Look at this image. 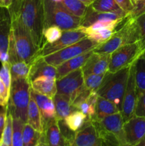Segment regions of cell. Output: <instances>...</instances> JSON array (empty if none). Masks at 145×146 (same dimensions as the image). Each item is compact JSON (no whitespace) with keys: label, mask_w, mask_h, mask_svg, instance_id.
<instances>
[{"label":"cell","mask_w":145,"mask_h":146,"mask_svg":"<svg viewBox=\"0 0 145 146\" xmlns=\"http://www.w3.org/2000/svg\"><path fill=\"white\" fill-rule=\"evenodd\" d=\"M18 17L31 34L36 45L41 48L44 29V0H23Z\"/></svg>","instance_id":"1"},{"label":"cell","mask_w":145,"mask_h":146,"mask_svg":"<svg viewBox=\"0 0 145 146\" xmlns=\"http://www.w3.org/2000/svg\"><path fill=\"white\" fill-rule=\"evenodd\" d=\"M139 39V27L136 18L128 16L125 18L122 27L115 31L108 41L94 48L93 51L99 54H112L122 46L137 42Z\"/></svg>","instance_id":"2"},{"label":"cell","mask_w":145,"mask_h":146,"mask_svg":"<svg viewBox=\"0 0 145 146\" xmlns=\"http://www.w3.org/2000/svg\"><path fill=\"white\" fill-rule=\"evenodd\" d=\"M11 33L18 61L32 64L38 56L41 48L36 45L28 30L18 17L11 19Z\"/></svg>","instance_id":"3"},{"label":"cell","mask_w":145,"mask_h":146,"mask_svg":"<svg viewBox=\"0 0 145 146\" xmlns=\"http://www.w3.org/2000/svg\"><path fill=\"white\" fill-rule=\"evenodd\" d=\"M129 68H125L115 73L107 72L102 84L97 93L99 96L105 98L116 104L121 112L122 100L126 89Z\"/></svg>","instance_id":"4"},{"label":"cell","mask_w":145,"mask_h":146,"mask_svg":"<svg viewBox=\"0 0 145 146\" xmlns=\"http://www.w3.org/2000/svg\"><path fill=\"white\" fill-rule=\"evenodd\" d=\"M31 98V83L26 78L11 81L7 111L13 118L26 123L28 104Z\"/></svg>","instance_id":"5"},{"label":"cell","mask_w":145,"mask_h":146,"mask_svg":"<svg viewBox=\"0 0 145 146\" xmlns=\"http://www.w3.org/2000/svg\"><path fill=\"white\" fill-rule=\"evenodd\" d=\"M44 28L56 26L63 31L73 30L82 26V19L68 12L60 3L53 0H44Z\"/></svg>","instance_id":"6"},{"label":"cell","mask_w":145,"mask_h":146,"mask_svg":"<svg viewBox=\"0 0 145 146\" xmlns=\"http://www.w3.org/2000/svg\"><path fill=\"white\" fill-rule=\"evenodd\" d=\"M99 45L92 40L85 37L78 42L75 43L71 46L65 47L60 51L54 52L48 56H44V59L48 64L55 67L59 66L61 64L71 59L75 56L83 54L85 53L93 50Z\"/></svg>","instance_id":"7"},{"label":"cell","mask_w":145,"mask_h":146,"mask_svg":"<svg viewBox=\"0 0 145 146\" xmlns=\"http://www.w3.org/2000/svg\"><path fill=\"white\" fill-rule=\"evenodd\" d=\"M142 54L139 41L122 46L111 54L108 72L115 73L123 68H129L139 58Z\"/></svg>","instance_id":"8"},{"label":"cell","mask_w":145,"mask_h":146,"mask_svg":"<svg viewBox=\"0 0 145 146\" xmlns=\"http://www.w3.org/2000/svg\"><path fill=\"white\" fill-rule=\"evenodd\" d=\"M56 86L57 94L64 96L72 103L78 94L85 88L82 68L72 71L60 79H57Z\"/></svg>","instance_id":"9"},{"label":"cell","mask_w":145,"mask_h":146,"mask_svg":"<svg viewBox=\"0 0 145 146\" xmlns=\"http://www.w3.org/2000/svg\"><path fill=\"white\" fill-rule=\"evenodd\" d=\"M135 63L132 64L129 68L126 89L122 100L121 113L123 117L124 122L130 119L134 115L135 106L137 98V86H136V76H135V72H136Z\"/></svg>","instance_id":"10"},{"label":"cell","mask_w":145,"mask_h":146,"mask_svg":"<svg viewBox=\"0 0 145 146\" xmlns=\"http://www.w3.org/2000/svg\"><path fill=\"white\" fill-rule=\"evenodd\" d=\"M99 133L115 136L122 146H128L125 141L123 125L124 119L121 112L105 117L102 119L92 121Z\"/></svg>","instance_id":"11"},{"label":"cell","mask_w":145,"mask_h":146,"mask_svg":"<svg viewBox=\"0 0 145 146\" xmlns=\"http://www.w3.org/2000/svg\"><path fill=\"white\" fill-rule=\"evenodd\" d=\"M87 35L80 29L63 31L61 38L53 44H45L40 49L38 56L44 57L83 39Z\"/></svg>","instance_id":"12"},{"label":"cell","mask_w":145,"mask_h":146,"mask_svg":"<svg viewBox=\"0 0 145 146\" xmlns=\"http://www.w3.org/2000/svg\"><path fill=\"white\" fill-rule=\"evenodd\" d=\"M125 141L128 146H134L145 137V118L134 115L123 125Z\"/></svg>","instance_id":"13"},{"label":"cell","mask_w":145,"mask_h":146,"mask_svg":"<svg viewBox=\"0 0 145 146\" xmlns=\"http://www.w3.org/2000/svg\"><path fill=\"white\" fill-rule=\"evenodd\" d=\"M72 146H102V139L92 121L88 119L83 127L75 132Z\"/></svg>","instance_id":"14"},{"label":"cell","mask_w":145,"mask_h":146,"mask_svg":"<svg viewBox=\"0 0 145 146\" xmlns=\"http://www.w3.org/2000/svg\"><path fill=\"white\" fill-rule=\"evenodd\" d=\"M111 54L92 53L82 67L84 76L90 74H105L108 71Z\"/></svg>","instance_id":"15"},{"label":"cell","mask_w":145,"mask_h":146,"mask_svg":"<svg viewBox=\"0 0 145 146\" xmlns=\"http://www.w3.org/2000/svg\"><path fill=\"white\" fill-rule=\"evenodd\" d=\"M44 136L48 146H72L61 133L56 118L44 125Z\"/></svg>","instance_id":"16"},{"label":"cell","mask_w":145,"mask_h":146,"mask_svg":"<svg viewBox=\"0 0 145 146\" xmlns=\"http://www.w3.org/2000/svg\"><path fill=\"white\" fill-rule=\"evenodd\" d=\"M11 25L9 9L0 7V53H8Z\"/></svg>","instance_id":"17"},{"label":"cell","mask_w":145,"mask_h":146,"mask_svg":"<svg viewBox=\"0 0 145 146\" xmlns=\"http://www.w3.org/2000/svg\"><path fill=\"white\" fill-rule=\"evenodd\" d=\"M56 67L48 64L44 57L38 56L33 61L28 80L31 83L38 77H49L56 79Z\"/></svg>","instance_id":"18"},{"label":"cell","mask_w":145,"mask_h":146,"mask_svg":"<svg viewBox=\"0 0 145 146\" xmlns=\"http://www.w3.org/2000/svg\"><path fill=\"white\" fill-rule=\"evenodd\" d=\"M31 96L33 97L42 115L44 125L48 121L55 118V109L53 100L51 97L35 92L31 88Z\"/></svg>","instance_id":"19"},{"label":"cell","mask_w":145,"mask_h":146,"mask_svg":"<svg viewBox=\"0 0 145 146\" xmlns=\"http://www.w3.org/2000/svg\"><path fill=\"white\" fill-rule=\"evenodd\" d=\"M126 16L112 12H101L94 10L91 7H88L85 16L82 18V27H87L98 21H123Z\"/></svg>","instance_id":"20"},{"label":"cell","mask_w":145,"mask_h":146,"mask_svg":"<svg viewBox=\"0 0 145 146\" xmlns=\"http://www.w3.org/2000/svg\"><path fill=\"white\" fill-rule=\"evenodd\" d=\"M92 53H93V50H91L88 52L74 57V58L64 62L63 64H61L59 66L56 68V80L63 78V76H66L67 74L72 72V71L82 68L84 64L88 61V58H90V56L92 55Z\"/></svg>","instance_id":"21"},{"label":"cell","mask_w":145,"mask_h":146,"mask_svg":"<svg viewBox=\"0 0 145 146\" xmlns=\"http://www.w3.org/2000/svg\"><path fill=\"white\" fill-rule=\"evenodd\" d=\"M31 88L35 92L53 98L57 94L56 79L49 77H38L31 81Z\"/></svg>","instance_id":"22"},{"label":"cell","mask_w":145,"mask_h":146,"mask_svg":"<svg viewBox=\"0 0 145 146\" xmlns=\"http://www.w3.org/2000/svg\"><path fill=\"white\" fill-rule=\"evenodd\" d=\"M53 100L55 105V118L58 121L64 120L71 113L78 110L72 106L68 98L61 94H55Z\"/></svg>","instance_id":"23"},{"label":"cell","mask_w":145,"mask_h":146,"mask_svg":"<svg viewBox=\"0 0 145 146\" xmlns=\"http://www.w3.org/2000/svg\"><path fill=\"white\" fill-rule=\"evenodd\" d=\"M26 123L41 133H44V122L42 115L35 100L31 96L27 113Z\"/></svg>","instance_id":"24"},{"label":"cell","mask_w":145,"mask_h":146,"mask_svg":"<svg viewBox=\"0 0 145 146\" xmlns=\"http://www.w3.org/2000/svg\"><path fill=\"white\" fill-rule=\"evenodd\" d=\"M120 112V110L112 101L98 96L95 108V115L92 121L102 119L105 117Z\"/></svg>","instance_id":"25"},{"label":"cell","mask_w":145,"mask_h":146,"mask_svg":"<svg viewBox=\"0 0 145 146\" xmlns=\"http://www.w3.org/2000/svg\"><path fill=\"white\" fill-rule=\"evenodd\" d=\"M90 7L97 11L116 13L128 17L127 14L117 4L115 0H95Z\"/></svg>","instance_id":"26"},{"label":"cell","mask_w":145,"mask_h":146,"mask_svg":"<svg viewBox=\"0 0 145 146\" xmlns=\"http://www.w3.org/2000/svg\"><path fill=\"white\" fill-rule=\"evenodd\" d=\"M87 120V115L80 110H77L68 115L64 119V122L71 131L77 132L83 127Z\"/></svg>","instance_id":"27"},{"label":"cell","mask_w":145,"mask_h":146,"mask_svg":"<svg viewBox=\"0 0 145 146\" xmlns=\"http://www.w3.org/2000/svg\"><path fill=\"white\" fill-rule=\"evenodd\" d=\"M31 65L32 64H27L22 61H18L10 64L11 81L23 78L28 79Z\"/></svg>","instance_id":"28"},{"label":"cell","mask_w":145,"mask_h":146,"mask_svg":"<svg viewBox=\"0 0 145 146\" xmlns=\"http://www.w3.org/2000/svg\"><path fill=\"white\" fill-rule=\"evenodd\" d=\"M98 98V94L97 91H91L86 101L80 104V106L78 107V110L82 111L85 115H86L87 118L90 121H92L95 118V108H96Z\"/></svg>","instance_id":"29"},{"label":"cell","mask_w":145,"mask_h":146,"mask_svg":"<svg viewBox=\"0 0 145 146\" xmlns=\"http://www.w3.org/2000/svg\"><path fill=\"white\" fill-rule=\"evenodd\" d=\"M58 3L71 14L82 19L85 16L88 7L79 0H61Z\"/></svg>","instance_id":"30"},{"label":"cell","mask_w":145,"mask_h":146,"mask_svg":"<svg viewBox=\"0 0 145 146\" xmlns=\"http://www.w3.org/2000/svg\"><path fill=\"white\" fill-rule=\"evenodd\" d=\"M42 133L36 131L31 125L25 123L23 129L24 146H38L41 141Z\"/></svg>","instance_id":"31"},{"label":"cell","mask_w":145,"mask_h":146,"mask_svg":"<svg viewBox=\"0 0 145 146\" xmlns=\"http://www.w3.org/2000/svg\"><path fill=\"white\" fill-rule=\"evenodd\" d=\"M25 123L16 118H13V134L11 146H24L23 129Z\"/></svg>","instance_id":"32"},{"label":"cell","mask_w":145,"mask_h":146,"mask_svg":"<svg viewBox=\"0 0 145 146\" xmlns=\"http://www.w3.org/2000/svg\"><path fill=\"white\" fill-rule=\"evenodd\" d=\"M115 31V29H101L96 30V31L88 34L87 37L100 45V44H103L108 41L112 36Z\"/></svg>","instance_id":"33"},{"label":"cell","mask_w":145,"mask_h":146,"mask_svg":"<svg viewBox=\"0 0 145 146\" xmlns=\"http://www.w3.org/2000/svg\"><path fill=\"white\" fill-rule=\"evenodd\" d=\"M63 30L56 26H50L44 28L43 33V45L53 44L58 41L63 34ZM42 45V46H43Z\"/></svg>","instance_id":"34"},{"label":"cell","mask_w":145,"mask_h":146,"mask_svg":"<svg viewBox=\"0 0 145 146\" xmlns=\"http://www.w3.org/2000/svg\"><path fill=\"white\" fill-rule=\"evenodd\" d=\"M136 83L137 89L145 90V60L138 58L135 63Z\"/></svg>","instance_id":"35"},{"label":"cell","mask_w":145,"mask_h":146,"mask_svg":"<svg viewBox=\"0 0 145 146\" xmlns=\"http://www.w3.org/2000/svg\"><path fill=\"white\" fill-rule=\"evenodd\" d=\"M105 74H90L84 76V86L90 91H98L102 84Z\"/></svg>","instance_id":"36"},{"label":"cell","mask_w":145,"mask_h":146,"mask_svg":"<svg viewBox=\"0 0 145 146\" xmlns=\"http://www.w3.org/2000/svg\"><path fill=\"white\" fill-rule=\"evenodd\" d=\"M13 134V117L11 113L7 111V119H6L5 126L1 135V140L4 143L8 146H11Z\"/></svg>","instance_id":"37"},{"label":"cell","mask_w":145,"mask_h":146,"mask_svg":"<svg viewBox=\"0 0 145 146\" xmlns=\"http://www.w3.org/2000/svg\"><path fill=\"white\" fill-rule=\"evenodd\" d=\"M134 115L145 118V90L137 89V98Z\"/></svg>","instance_id":"38"},{"label":"cell","mask_w":145,"mask_h":146,"mask_svg":"<svg viewBox=\"0 0 145 146\" xmlns=\"http://www.w3.org/2000/svg\"><path fill=\"white\" fill-rule=\"evenodd\" d=\"M0 78L4 82L7 89L10 91L11 86V76L10 71V64L9 62L2 63L0 68Z\"/></svg>","instance_id":"39"},{"label":"cell","mask_w":145,"mask_h":146,"mask_svg":"<svg viewBox=\"0 0 145 146\" xmlns=\"http://www.w3.org/2000/svg\"><path fill=\"white\" fill-rule=\"evenodd\" d=\"M136 19L139 27V36H140L139 43L143 53L145 51V12L139 15V17H136Z\"/></svg>","instance_id":"40"},{"label":"cell","mask_w":145,"mask_h":146,"mask_svg":"<svg viewBox=\"0 0 145 146\" xmlns=\"http://www.w3.org/2000/svg\"><path fill=\"white\" fill-rule=\"evenodd\" d=\"M10 91L7 88L4 82L0 78V106L7 107L9 100Z\"/></svg>","instance_id":"41"},{"label":"cell","mask_w":145,"mask_h":146,"mask_svg":"<svg viewBox=\"0 0 145 146\" xmlns=\"http://www.w3.org/2000/svg\"><path fill=\"white\" fill-rule=\"evenodd\" d=\"M91 91L87 89V88H84L82 91L78 94V95L75 97V98L74 99V101H72V106L75 107V108L78 110V107L80 106V104H82V103L85 102L87 100L88 97L89 96L90 94Z\"/></svg>","instance_id":"42"},{"label":"cell","mask_w":145,"mask_h":146,"mask_svg":"<svg viewBox=\"0 0 145 146\" xmlns=\"http://www.w3.org/2000/svg\"><path fill=\"white\" fill-rule=\"evenodd\" d=\"M115 1L128 16L130 14L134 7L132 0H115Z\"/></svg>","instance_id":"43"},{"label":"cell","mask_w":145,"mask_h":146,"mask_svg":"<svg viewBox=\"0 0 145 146\" xmlns=\"http://www.w3.org/2000/svg\"><path fill=\"white\" fill-rule=\"evenodd\" d=\"M145 12V0H137L134 7L129 16L132 17H139V15Z\"/></svg>","instance_id":"44"},{"label":"cell","mask_w":145,"mask_h":146,"mask_svg":"<svg viewBox=\"0 0 145 146\" xmlns=\"http://www.w3.org/2000/svg\"><path fill=\"white\" fill-rule=\"evenodd\" d=\"M23 0H14L12 3V5L9 9L11 13V19L15 18V17H18V11H19L20 7H21V4Z\"/></svg>","instance_id":"45"},{"label":"cell","mask_w":145,"mask_h":146,"mask_svg":"<svg viewBox=\"0 0 145 146\" xmlns=\"http://www.w3.org/2000/svg\"><path fill=\"white\" fill-rule=\"evenodd\" d=\"M7 108L4 107L0 110V138L2 135L3 131H4V126H5L6 119H7Z\"/></svg>","instance_id":"46"},{"label":"cell","mask_w":145,"mask_h":146,"mask_svg":"<svg viewBox=\"0 0 145 146\" xmlns=\"http://www.w3.org/2000/svg\"><path fill=\"white\" fill-rule=\"evenodd\" d=\"M14 0H0V7L10 9Z\"/></svg>","instance_id":"47"},{"label":"cell","mask_w":145,"mask_h":146,"mask_svg":"<svg viewBox=\"0 0 145 146\" xmlns=\"http://www.w3.org/2000/svg\"><path fill=\"white\" fill-rule=\"evenodd\" d=\"M79 1H81L82 3H83V4H85V6H87V7H90L95 0H79Z\"/></svg>","instance_id":"48"},{"label":"cell","mask_w":145,"mask_h":146,"mask_svg":"<svg viewBox=\"0 0 145 146\" xmlns=\"http://www.w3.org/2000/svg\"><path fill=\"white\" fill-rule=\"evenodd\" d=\"M38 146H48L47 145L46 143H45V139H44V136L43 133H42V136H41V141H40V143Z\"/></svg>","instance_id":"49"},{"label":"cell","mask_w":145,"mask_h":146,"mask_svg":"<svg viewBox=\"0 0 145 146\" xmlns=\"http://www.w3.org/2000/svg\"><path fill=\"white\" fill-rule=\"evenodd\" d=\"M134 146H145V139L142 140L140 142H139L137 144H136V145Z\"/></svg>","instance_id":"50"},{"label":"cell","mask_w":145,"mask_h":146,"mask_svg":"<svg viewBox=\"0 0 145 146\" xmlns=\"http://www.w3.org/2000/svg\"><path fill=\"white\" fill-rule=\"evenodd\" d=\"M139 58H142V59H144V60H145V51H144L143 53H142V55L140 56V57H139Z\"/></svg>","instance_id":"51"},{"label":"cell","mask_w":145,"mask_h":146,"mask_svg":"<svg viewBox=\"0 0 145 146\" xmlns=\"http://www.w3.org/2000/svg\"><path fill=\"white\" fill-rule=\"evenodd\" d=\"M0 146H8V145H6L5 143H3L2 141H1V140H0Z\"/></svg>","instance_id":"52"},{"label":"cell","mask_w":145,"mask_h":146,"mask_svg":"<svg viewBox=\"0 0 145 146\" xmlns=\"http://www.w3.org/2000/svg\"><path fill=\"white\" fill-rule=\"evenodd\" d=\"M132 3L134 4V5H135V0H132Z\"/></svg>","instance_id":"53"},{"label":"cell","mask_w":145,"mask_h":146,"mask_svg":"<svg viewBox=\"0 0 145 146\" xmlns=\"http://www.w3.org/2000/svg\"><path fill=\"white\" fill-rule=\"evenodd\" d=\"M136 1H137V0H135V4H136Z\"/></svg>","instance_id":"54"},{"label":"cell","mask_w":145,"mask_h":146,"mask_svg":"<svg viewBox=\"0 0 145 146\" xmlns=\"http://www.w3.org/2000/svg\"><path fill=\"white\" fill-rule=\"evenodd\" d=\"M144 139H145V137H144Z\"/></svg>","instance_id":"55"}]
</instances>
